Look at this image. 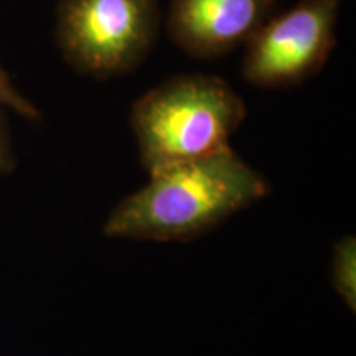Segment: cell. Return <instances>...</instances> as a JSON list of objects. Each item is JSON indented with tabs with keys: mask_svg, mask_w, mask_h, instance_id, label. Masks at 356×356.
Wrapping results in <instances>:
<instances>
[{
	"mask_svg": "<svg viewBox=\"0 0 356 356\" xmlns=\"http://www.w3.org/2000/svg\"><path fill=\"white\" fill-rule=\"evenodd\" d=\"M122 198L104 222L108 238L191 241L269 193V184L231 145L154 173Z\"/></svg>",
	"mask_w": 356,
	"mask_h": 356,
	"instance_id": "cell-1",
	"label": "cell"
},
{
	"mask_svg": "<svg viewBox=\"0 0 356 356\" xmlns=\"http://www.w3.org/2000/svg\"><path fill=\"white\" fill-rule=\"evenodd\" d=\"M246 119V102L213 74H178L134 102L131 127L147 173L215 154Z\"/></svg>",
	"mask_w": 356,
	"mask_h": 356,
	"instance_id": "cell-2",
	"label": "cell"
},
{
	"mask_svg": "<svg viewBox=\"0 0 356 356\" xmlns=\"http://www.w3.org/2000/svg\"><path fill=\"white\" fill-rule=\"evenodd\" d=\"M159 30V0H61L56 12V43L66 63L96 79L136 70Z\"/></svg>",
	"mask_w": 356,
	"mask_h": 356,
	"instance_id": "cell-3",
	"label": "cell"
},
{
	"mask_svg": "<svg viewBox=\"0 0 356 356\" xmlns=\"http://www.w3.org/2000/svg\"><path fill=\"white\" fill-rule=\"evenodd\" d=\"M340 3L302 0L269 17L246 43L243 78L259 88H289L318 74L337 47Z\"/></svg>",
	"mask_w": 356,
	"mask_h": 356,
	"instance_id": "cell-4",
	"label": "cell"
},
{
	"mask_svg": "<svg viewBox=\"0 0 356 356\" xmlns=\"http://www.w3.org/2000/svg\"><path fill=\"white\" fill-rule=\"evenodd\" d=\"M277 0H172L165 30L186 55L215 60L246 44Z\"/></svg>",
	"mask_w": 356,
	"mask_h": 356,
	"instance_id": "cell-5",
	"label": "cell"
},
{
	"mask_svg": "<svg viewBox=\"0 0 356 356\" xmlns=\"http://www.w3.org/2000/svg\"><path fill=\"white\" fill-rule=\"evenodd\" d=\"M332 284L351 312L356 310V239L345 236L333 251Z\"/></svg>",
	"mask_w": 356,
	"mask_h": 356,
	"instance_id": "cell-6",
	"label": "cell"
},
{
	"mask_svg": "<svg viewBox=\"0 0 356 356\" xmlns=\"http://www.w3.org/2000/svg\"><path fill=\"white\" fill-rule=\"evenodd\" d=\"M0 106L12 109L13 113L20 114L22 118L29 121H40L42 114L35 108L32 101H29L22 92L17 89L15 84L12 83L7 71L3 70L2 61H0Z\"/></svg>",
	"mask_w": 356,
	"mask_h": 356,
	"instance_id": "cell-7",
	"label": "cell"
},
{
	"mask_svg": "<svg viewBox=\"0 0 356 356\" xmlns=\"http://www.w3.org/2000/svg\"><path fill=\"white\" fill-rule=\"evenodd\" d=\"M15 168V154L12 149V137L6 114L0 111V178L8 175Z\"/></svg>",
	"mask_w": 356,
	"mask_h": 356,
	"instance_id": "cell-8",
	"label": "cell"
}]
</instances>
